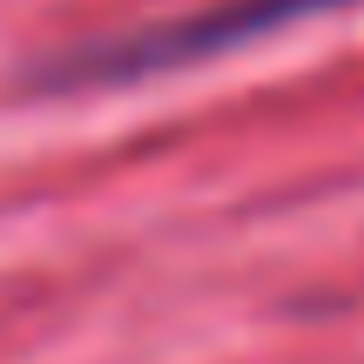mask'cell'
I'll list each match as a JSON object with an SVG mask.
<instances>
[{
    "instance_id": "1",
    "label": "cell",
    "mask_w": 364,
    "mask_h": 364,
    "mask_svg": "<svg viewBox=\"0 0 364 364\" xmlns=\"http://www.w3.org/2000/svg\"><path fill=\"white\" fill-rule=\"evenodd\" d=\"M358 7V0H216L203 14H176V21L135 27V34H108L88 41V48H68L54 61L34 68V88H115V81H156L176 75L189 61H216L230 48H250V41H270L297 21H317V14Z\"/></svg>"
}]
</instances>
